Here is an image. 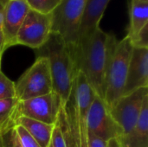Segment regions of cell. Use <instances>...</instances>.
<instances>
[{
    "mask_svg": "<svg viewBox=\"0 0 148 147\" xmlns=\"http://www.w3.org/2000/svg\"><path fill=\"white\" fill-rule=\"evenodd\" d=\"M62 0H25L30 10L49 14L59 5Z\"/></svg>",
    "mask_w": 148,
    "mask_h": 147,
    "instance_id": "cell-17",
    "label": "cell"
},
{
    "mask_svg": "<svg viewBox=\"0 0 148 147\" xmlns=\"http://www.w3.org/2000/svg\"><path fill=\"white\" fill-rule=\"evenodd\" d=\"M18 101L16 98L0 100V133L14 127L15 111Z\"/></svg>",
    "mask_w": 148,
    "mask_h": 147,
    "instance_id": "cell-16",
    "label": "cell"
},
{
    "mask_svg": "<svg viewBox=\"0 0 148 147\" xmlns=\"http://www.w3.org/2000/svg\"><path fill=\"white\" fill-rule=\"evenodd\" d=\"M130 39V38H129ZM131 40L134 48H147L148 49V24L140 30Z\"/></svg>",
    "mask_w": 148,
    "mask_h": 147,
    "instance_id": "cell-22",
    "label": "cell"
},
{
    "mask_svg": "<svg viewBox=\"0 0 148 147\" xmlns=\"http://www.w3.org/2000/svg\"><path fill=\"white\" fill-rule=\"evenodd\" d=\"M147 97L148 88H141L127 95L121 96L109 109L112 117L123 131L122 137L129 134L134 129Z\"/></svg>",
    "mask_w": 148,
    "mask_h": 147,
    "instance_id": "cell-9",
    "label": "cell"
},
{
    "mask_svg": "<svg viewBox=\"0 0 148 147\" xmlns=\"http://www.w3.org/2000/svg\"><path fill=\"white\" fill-rule=\"evenodd\" d=\"M52 91V76L49 61L45 57H36L32 66L15 82L16 98L18 101L45 95Z\"/></svg>",
    "mask_w": 148,
    "mask_h": 147,
    "instance_id": "cell-5",
    "label": "cell"
},
{
    "mask_svg": "<svg viewBox=\"0 0 148 147\" xmlns=\"http://www.w3.org/2000/svg\"><path fill=\"white\" fill-rule=\"evenodd\" d=\"M14 124L22 126L40 146L49 147L55 125H48L23 116L16 118Z\"/></svg>",
    "mask_w": 148,
    "mask_h": 147,
    "instance_id": "cell-14",
    "label": "cell"
},
{
    "mask_svg": "<svg viewBox=\"0 0 148 147\" xmlns=\"http://www.w3.org/2000/svg\"><path fill=\"white\" fill-rule=\"evenodd\" d=\"M131 40L126 36L117 41L107 68L104 101L110 109L122 96L130 57L133 50Z\"/></svg>",
    "mask_w": 148,
    "mask_h": 147,
    "instance_id": "cell-3",
    "label": "cell"
},
{
    "mask_svg": "<svg viewBox=\"0 0 148 147\" xmlns=\"http://www.w3.org/2000/svg\"><path fill=\"white\" fill-rule=\"evenodd\" d=\"M117 41L114 35L99 27L88 40L71 49L77 72L84 75L95 94L103 100L107 68Z\"/></svg>",
    "mask_w": 148,
    "mask_h": 147,
    "instance_id": "cell-1",
    "label": "cell"
},
{
    "mask_svg": "<svg viewBox=\"0 0 148 147\" xmlns=\"http://www.w3.org/2000/svg\"><path fill=\"white\" fill-rule=\"evenodd\" d=\"M36 57H45L49 61L53 82V91L58 94L62 105L68 101L77 75L73 55L69 47L60 35L51 32L46 42L35 49Z\"/></svg>",
    "mask_w": 148,
    "mask_h": 147,
    "instance_id": "cell-2",
    "label": "cell"
},
{
    "mask_svg": "<svg viewBox=\"0 0 148 147\" xmlns=\"http://www.w3.org/2000/svg\"><path fill=\"white\" fill-rule=\"evenodd\" d=\"M148 24V3L132 0L130 6V24L127 36L130 39Z\"/></svg>",
    "mask_w": 148,
    "mask_h": 147,
    "instance_id": "cell-15",
    "label": "cell"
},
{
    "mask_svg": "<svg viewBox=\"0 0 148 147\" xmlns=\"http://www.w3.org/2000/svg\"><path fill=\"white\" fill-rule=\"evenodd\" d=\"M120 140L123 147H148V97L143 103L134 129Z\"/></svg>",
    "mask_w": 148,
    "mask_h": 147,
    "instance_id": "cell-13",
    "label": "cell"
},
{
    "mask_svg": "<svg viewBox=\"0 0 148 147\" xmlns=\"http://www.w3.org/2000/svg\"><path fill=\"white\" fill-rule=\"evenodd\" d=\"M29 7L25 0H9L4 7L1 29L4 36L6 49L16 45L17 32Z\"/></svg>",
    "mask_w": 148,
    "mask_h": 147,
    "instance_id": "cell-11",
    "label": "cell"
},
{
    "mask_svg": "<svg viewBox=\"0 0 148 147\" xmlns=\"http://www.w3.org/2000/svg\"><path fill=\"white\" fill-rule=\"evenodd\" d=\"M0 134H1V133H0Z\"/></svg>",
    "mask_w": 148,
    "mask_h": 147,
    "instance_id": "cell-30",
    "label": "cell"
},
{
    "mask_svg": "<svg viewBox=\"0 0 148 147\" xmlns=\"http://www.w3.org/2000/svg\"><path fill=\"white\" fill-rule=\"evenodd\" d=\"M62 107L60 97L52 91L45 95L18 101L14 120L23 116L48 125H55L57 122Z\"/></svg>",
    "mask_w": 148,
    "mask_h": 147,
    "instance_id": "cell-6",
    "label": "cell"
},
{
    "mask_svg": "<svg viewBox=\"0 0 148 147\" xmlns=\"http://www.w3.org/2000/svg\"><path fill=\"white\" fill-rule=\"evenodd\" d=\"M0 147H2V144H1V137H0Z\"/></svg>",
    "mask_w": 148,
    "mask_h": 147,
    "instance_id": "cell-28",
    "label": "cell"
},
{
    "mask_svg": "<svg viewBox=\"0 0 148 147\" xmlns=\"http://www.w3.org/2000/svg\"><path fill=\"white\" fill-rule=\"evenodd\" d=\"M87 123L88 133L106 141L123 136L121 127L112 117L105 101L96 94L89 107Z\"/></svg>",
    "mask_w": 148,
    "mask_h": 147,
    "instance_id": "cell-8",
    "label": "cell"
},
{
    "mask_svg": "<svg viewBox=\"0 0 148 147\" xmlns=\"http://www.w3.org/2000/svg\"><path fill=\"white\" fill-rule=\"evenodd\" d=\"M0 68H1V56H0ZM1 71V70H0Z\"/></svg>",
    "mask_w": 148,
    "mask_h": 147,
    "instance_id": "cell-29",
    "label": "cell"
},
{
    "mask_svg": "<svg viewBox=\"0 0 148 147\" xmlns=\"http://www.w3.org/2000/svg\"><path fill=\"white\" fill-rule=\"evenodd\" d=\"M108 147H123L120 139H113L108 142Z\"/></svg>",
    "mask_w": 148,
    "mask_h": 147,
    "instance_id": "cell-25",
    "label": "cell"
},
{
    "mask_svg": "<svg viewBox=\"0 0 148 147\" xmlns=\"http://www.w3.org/2000/svg\"><path fill=\"white\" fill-rule=\"evenodd\" d=\"M148 88V49L133 48L122 96Z\"/></svg>",
    "mask_w": 148,
    "mask_h": 147,
    "instance_id": "cell-10",
    "label": "cell"
},
{
    "mask_svg": "<svg viewBox=\"0 0 148 147\" xmlns=\"http://www.w3.org/2000/svg\"><path fill=\"white\" fill-rule=\"evenodd\" d=\"M14 130L21 147H41L22 126L15 125Z\"/></svg>",
    "mask_w": 148,
    "mask_h": 147,
    "instance_id": "cell-19",
    "label": "cell"
},
{
    "mask_svg": "<svg viewBox=\"0 0 148 147\" xmlns=\"http://www.w3.org/2000/svg\"><path fill=\"white\" fill-rule=\"evenodd\" d=\"M16 98L15 82L0 71V100Z\"/></svg>",
    "mask_w": 148,
    "mask_h": 147,
    "instance_id": "cell-18",
    "label": "cell"
},
{
    "mask_svg": "<svg viewBox=\"0 0 148 147\" xmlns=\"http://www.w3.org/2000/svg\"><path fill=\"white\" fill-rule=\"evenodd\" d=\"M52 14H43L34 10L28 11L16 37V45L39 49L48 40L52 30Z\"/></svg>",
    "mask_w": 148,
    "mask_h": 147,
    "instance_id": "cell-7",
    "label": "cell"
},
{
    "mask_svg": "<svg viewBox=\"0 0 148 147\" xmlns=\"http://www.w3.org/2000/svg\"><path fill=\"white\" fill-rule=\"evenodd\" d=\"M87 0H62L52 11V32L57 33L70 49L78 42V34Z\"/></svg>",
    "mask_w": 148,
    "mask_h": 147,
    "instance_id": "cell-4",
    "label": "cell"
},
{
    "mask_svg": "<svg viewBox=\"0 0 148 147\" xmlns=\"http://www.w3.org/2000/svg\"><path fill=\"white\" fill-rule=\"evenodd\" d=\"M5 50H6V47H5L4 36H3V34L2 32V29H0V56L1 57H2V55Z\"/></svg>",
    "mask_w": 148,
    "mask_h": 147,
    "instance_id": "cell-24",
    "label": "cell"
},
{
    "mask_svg": "<svg viewBox=\"0 0 148 147\" xmlns=\"http://www.w3.org/2000/svg\"><path fill=\"white\" fill-rule=\"evenodd\" d=\"M110 0H87L80 24L77 43L88 40L97 28ZM76 46V45H75Z\"/></svg>",
    "mask_w": 148,
    "mask_h": 147,
    "instance_id": "cell-12",
    "label": "cell"
},
{
    "mask_svg": "<svg viewBox=\"0 0 148 147\" xmlns=\"http://www.w3.org/2000/svg\"><path fill=\"white\" fill-rule=\"evenodd\" d=\"M136 1H140V2H144V3H148V0H136Z\"/></svg>",
    "mask_w": 148,
    "mask_h": 147,
    "instance_id": "cell-27",
    "label": "cell"
},
{
    "mask_svg": "<svg viewBox=\"0 0 148 147\" xmlns=\"http://www.w3.org/2000/svg\"><path fill=\"white\" fill-rule=\"evenodd\" d=\"M0 137H1L2 147H21L17 140L14 127L10 128L9 130L1 133Z\"/></svg>",
    "mask_w": 148,
    "mask_h": 147,
    "instance_id": "cell-21",
    "label": "cell"
},
{
    "mask_svg": "<svg viewBox=\"0 0 148 147\" xmlns=\"http://www.w3.org/2000/svg\"><path fill=\"white\" fill-rule=\"evenodd\" d=\"M9 0H0V29L2 26V18H3V12L4 10V7Z\"/></svg>",
    "mask_w": 148,
    "mask_h": 147,
    "instance_id": "cell-26",
    "label": "cell"
},
{
    "mask_svg": "<svg viewBox=\"0 0 148 147\" xmlns=\"http://www.w3.org/2000/svg\"><path fill=\"white\" fill-rule=\"evenodd\" d=\"M108 142L92 133H88V147H108Z\"/></svg>",
    "mask_w": 148,
    "mask_h": 147,
    "instance_id": "cell-23",
    "label": "cell"
},
{
    "mask_svg": "<svg viewBox=\"0 0 148 147\" xmlns=\"http://www.w3.org/2000/svg\"><path fill=\"white\" fill-rule=\"evenodd\" d=\"M49 147H67L63 133L62 132V129L58 121L55 124Z\"/></svg>",
    "mask_w": 148,
    "mask_h": 147,
    "instance_id": "cell-20",
    "label": "cell"
}]
</instances>
